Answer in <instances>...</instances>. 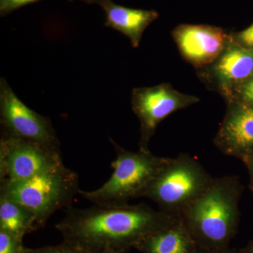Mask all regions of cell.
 Here are the masks:
<instances>
[{"label":"cell","instance_id":"cell-11","mask_svg":"<svg viewBox=\"0 0 253 253\" xmlns=\"http://www.w3.org/2000/svg\"><path fill=\"white\" fill-rule=\"evenodd\" d=\"M226 103L214 144L223 154L243 161L253 154V106L234 101Z\"/></svg>","mask_w":253,"mask_h":253},{"label":"cell","instance_id":"cell-3","mask_svg":"<svg viewBox=\"0 0 253 253\" xmlns=\"http://www.w3.org/2000/svg\"><path fill=\"white\" fill-rule=\"evenodd\" d=\"M213 179L196 158L181 154L170 158L137 198L152 200L160 211L179 218L209 187Z\"/></svg>","mask_w":253,"mask_h":253},{"label":"cell","instance_id":"cell-19","mask_svg":"<svg viewBox=\"0 0 253 253\" xmlns=\"http://www.w3.org/2000/svg\"><path fill=\"white\" fill-rule=\"evenodd\" d=\"M22 253H79L67 244L59 247L45 248L38 250L24 249Z\"/></svg>","mask_w":253,"mask_h":253},{"label":"cell","instance_id":"cell-12","mask_svg":"<svg viewBox=\"0 0 253 253\" xmlns=\"http://www.w3.org/2000/svg\"><path fill=\"white\" fill-rule=\"evenodd\" d=\"M78 1L101 6L106 13L105 26L113 28L127 37L131 46L134 48L139 46L145 30L159 17V14L156 10L131 9L116 4L112 0Z\"/></svg>","mask_w":253,"mask_h":253},{"label":"cell","instance_id":"cell-15","mask_svg":"<svg viewBox=\"0 0 253 253\" xmlns=\"http://www.w3.org/2000/svg\"><path fill=\"white\" fill-rule=\"evenodd\" d=\"M231 101L253 106V76L236 88L226 100V102Z\"/></svg>","mask_w":253,"mask_h":253},{"label":"cell","instance_id":"cell-1","mask_svg":"<svg viewBox=\"0 0 253 253\" xmlns=\"http://www.w3.org/2000/svg\"><path fill=\"white\" fill-rule=\"evenodd\" d=\"M56 224L65 244L80 253H121L178 219L148 205H128L78 209L70 206Z\"/></svg>","mask_w":253,"mask_h":253},{"label":"cell","instance_id":"cell-16","mask_svg":"<svg viewBox=\"0 0 253 253\" xmlns=\"http://www.w3.org/2000/svg\"><path fill=\"white\" fill-rule=\"evenodd\" d=\"M21 238L0 229V253H22Z\"/></svg>","mask_w":253,"mask_h":253},{"label":"cell","instance_id":"cell-8","mask_svg":"<svg viewBox=\"0 0 253 253\" xmlns=\"http://www.w3.org/2000/svg\"><path fill=\"white\" fill-rule=\"evenodd\" d=\"M0 114L2 135L33 141L60 151V143L49 118L23 104L4 78L0 80Z\"/></svg>","mask_w":253,"mask_h":253},{"label":"cell","instance_id":"cell-20","mask_svg":"<svg viewBox=\"0 0 253 253\" xmlns=\"http://www.w3.org/2000/svg\"><path fill=\"white\" fill-rule=\"evenodd\" d=\"M243 161L249 169L250 177H251V187L253 191V154L245 158Z\"/></svg>","mask_w":253,"mask_h":253},{"label":"cell","instance_id":"cell-22","mask_svg":"<svg viewBox=\"0 0 253 253\" xmlns=\"http://www.w3.org/2000/svg\"><path fill=\"white\" fill-rule=\"evenodd\" d=\"M250 253H253V248L252 250H251V252H250Z\"/></svg>","mask_w":253,"mask_h":253},{"label":"cell","instance_id":"cell-6","mask_svg":"<svg viewBox=\"0 0 253 253\" xmlns=\"http://www.w3.org/2000/svg\"><path fill=\"white\" fill-rule=\"evenodd\" d=\"M199 101L197 96L183 94L169 83L133 89L131 109L140 123L139 151H150V141L163 120L175 111L186 109Z\"/></svg>","mask_w":253,"mask_h":253},{"label":"cell","instance_id":"cell-14","mask_svg":"<svg viewBox=\"0 0 253 253\" xmlns=\"http://www.w3.org/2000/svg\"><path fill=\"white\" fill-rule=\"evenodd\" d=\"M38 226L29 210L16 201L0 196V229L22 238Z\"/></svg>","mask_w":253,"mask_h":253},{"label":"cell","instance_id":"cell-9","mask_svg":"<svg viewBox=\"0 0 253 253\" xmlns=\"http://www.w3.org/2000/svg\"><path fill=\"white\" fill-rule=\"evenodd\" d=\"M172 36L183 59L199 69L214 63L231 40L223 28L203 24L179 25Z\"/></svg>","mask_w":253,"mask_h":253},{"label":"cell","instance_id":"cell-4","mask_svg":"<svg viewBox=\"0 0 253 253\" xmlns=\"http://www.w3.org/2000/svg\"><path fill=\"white\" fill-rule=\"evenodd\" d=\"M116 153L112 163L113 172L109 180L99 189L80 191L84 199L99 206H111L127 204L153 180L170 158L159 157L149 152L128 151L110 139Z\"/></svg>","mask_w":253,"mask_h":253},{"label":"cell","instance_id":"cell-10","mask_svg":"<svg viewBox=\"0 0 253 253\" xmlns=\"http://www.w3.org/2000/svg\"><path fill=\"white\" fill-rule=\"evenodd\" d=\"M201 69V77L228 99L236 88L253 76V49L239 45L230 40L216 61Z\"/></svg>","mask_w":253,"mask_h":253},{"label":"cell","instance_id":"cell-2","mask_svg":"<svg viewBox=\"0 0 253 253\" xmlns=\"http://www.w3.org/2000/svg\"><path fill=\"white\" fill-rule=\"evenodd\" d=\"M242 190L238 176L214 178L209 187L179 218L191 236L212 246H223L237 226Z\"/></svg>","mask_w":253,"mask_h":253},{"label":"cell","instance_id":"cell-5","mask_svg":"<svg viewBox=\"0 0 253 253\" xmlns=\"http://www.w3.org/2000/svg\"><path fill=\"white\" fill-rule=\"evenodd\" d=\"M79 191L78 174L65 166L26 180L1 184L0 186V196L29 210L38 226L43 225L59 210L71 206L73 198Z\"/></svg>","mask_w":253,"mask_h":253},{"label":"cell","instance_id":"cell-23","mask_svg":"<svg viewBox=\"0 0 253 253\" xmlns=\"http://www.w3.org/2000/svg\"></svg>","mask_w":253,"mask_h":253},{"label":"cell","instance_id":"cell-21","mask_svg":"<svg viewBox=\"0 0 253 253\" xmlns=\"http://www.w3.org/2000/svg\"><path fill=\"white\" fill-rule=\"evenodd\" d=\"M99 253H120L117 252H114V251H104V252H101Z\"/></svg>","mask_w":253,"mask_h":253},{"label":"cell","instance_id":"cell-7","mask_svg":"<svg viewBox=\"0 0 253 253\" xmlns=\"http://www.w3.org/2000/svg\"><path fill=\"white\" fill-rule=\"evenodd\" d=\"M63 166L60 151L33 141L1 135V184L26 180Z\"/></svg>","mask_w":253,"mask_h":253},{"label":"cell","instance_id":"cell-18","mask_svg":"<svg viewBox=\"0 0 253 253\" xmlns=\"http://www.w3.org/2000/svg\"><path fill=\"white\" fill-rule=\"evenodd\" d=\"M231 41L244 47L253 49V23L244 31L231 34Z\"/></svg>","mask_w":253,"mask_h":253},{"label":"cell","instance_id":"cell-13","mask_svg":"<svg viewBox=\"0 0 253 253\" xmlns=\"http://www.w3.org/2000/svg\"><path fill=\"white\" fill-rule=\"evenodd\" d=\"M146 253H192V236L180 218L136 245Z\"/></svg>","mask_w":253,"mask_h":253},{"label":"cell","instance_id":"cell-17","mask_svg":"<svg viewBox=\"0 0 253 253\" xmlns=\"http://www.w3.org/2000/svg\"><path fill=\"white\" fill-rule=\"evenodd\" d=\"M39 1L41 0H0V15L3 17L23 6Z\"/></svg>","mask_w":253,"mask_h":253}]
</instances>
